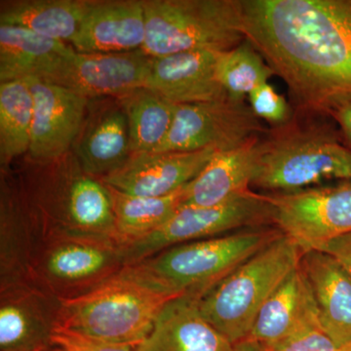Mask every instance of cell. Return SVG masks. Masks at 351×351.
<instances>
[{"mask_svg": "<svg viewBox=\"0 0 351 351\" xmlns=\"http://www.w3.org/2000/svg\"><path fill=\"white\" fill-rule=\"evenodd\" d=\"M239 5L245 39L287 85L295 112L328 117L351 101V0H239Z\"/></svg>", "mask_w": 351, "mask_h": 351, "instance_id": "1", "label": "cell"}, {"mask_svg": "<svg viewBox=\"0 0 351 351\" xmlns=\"http://www.w3.org/2000/svg\"><path fill=\"white\" fill-rule=\"evenodd\" d=\"M334 180L351 181V149L330 117L294 112L258 141L251 188L293 193Z\"/></svg>", "mask_w": 351, "mask_h": 351, "instance_id": "2", "label": "cell"}, {"mask_svg": "<svg viewBox=\"0 0 351 351\" xmlns=\"http://www.w3.org/2000/svg\"><path fill=\"white\" fill-rule=\"evenodd\" d=\"M17 175L31 208L36 240L63 233L115 241L110 191L82 169L73 152L47 162L25 158Z\"/></svg>", "mask_w": 351, "mask_h": 351, "instance_id": "3", "label": "cell"}, {"mask_svg": "<svg viewBox=\"0 0 351 351\" xmlns=\"http://www.w3.org/2000/svg\"><path fill=\"white\" fill-rule=\"evenodd\" d=\"M280 233L260 226L180 244L121 271L165 292L202 298Z\"/></svg>", "mask_w": 351, "mask_h": 351, "instance_id": "4", "label": "cell"}, {"mask_svg": "<svg viewBox=\"0 0 351 351\" xmlns=\"http://www.w3.org/2000/svg\"><path fill=\"white\" fill-rule=\"evenodd\" d=\"M177 295L120 271L85 294L60 300L58 327L136 348L152 332L166 302Z\"/></svg>", "mask_w": 351, "mask_h": 351, "instance_id": "5", "label": "cell"}, {"mask_svg": "<svg viewBox=\"0 0 351 351\" xmlns=\"http://www.w3.org/2000/svg\"><path fill=\"white\" fill-rule=\"evenodd\" d=\"M302 251L282 232L200 300L208 322L232 345L248 338L265 302L301 262Z\"/></svg>", "mask_w": 351, "mask_h": 351, "instance_id": "6", "label": "cell"}, {"mask_svg": "<svg viewBox=\"0 0 351 351\" xmlns=\"http://www.w3.org/2000/svg\"><path fill=\"white\" fill-rule=\"evenodd\" d=\"M145 40L152 58L188 51L223 52L245 40L239 0H143Z\"/></svg>", "mask_w": 351, "mask_h": 351, "instance_id": "7", "label": "cell"}, {"mask_svg": "<svg viewBox=\"0 0 351 351\" xmlns=\"http://www.w3.org/2000/svg\"><path fill=\"white\" fill-rule=\"evenodd\" d=\"M123 249L108 237L53 233L36 240L32 284L59 300L98 287L124 269Z\"/></svg>", "mask_w": 351, "mask_h": 351, "instance_id": "8", "label": "cell"}, {"mask_svg": "<svg viewBox=\"0 0 351 351\" xmlns=\"http://www.w3.org/2000/svg\"><path fill=\"white\" fill-rule=\"evenodd\" d=\"M267 226H274L271 202L267 193L253 189L214 206H182L160 228L123 249L124 265H135L177 245Z\"/></svg>", "mask_w": 351, "mask_h": 351, "instance_id": "9", "label": "cell"}, {"mask_svg": "<svg viewBox=\"0 0 351 351\" xmlns=\"http://www.w3.org/2000/svg\"><path fill=\"white\" fill-rule=\"evenodd\" d=\"M248 101L232 97L204 103L176 105L167 137L154 152L232 151L267 129Z\"/></svg>", "mask_w": 351, "mask_h": 351, "instance_id": "10", "label": "cell"}, {"mask_svg": "<svg viewBox=\"0 0 351 351\" xmlns=\"http://www.w3.org/2000/svg\"><path fill=\"white\" fill-rule=\"evenodd\" d=\"M267 195L272 225L302 253L318 250L330 240L351 232V181Z\"/></svg>", "mask_w": 351, "mask_h": 351, "instance_id": "11", "label": "cell"}, {"mask_svg": "<svg viewBox=\"0 0 351 351\" xmlns=\"http://www.w3.org/2000/svg\"><path fill=\"white\" fill-rule=\"evenodd\" d=\"M154 58L142 49L122 53H82L61 58L40 80L59 85L88 100L123 96L145 87Z\"/></svg>", "mask_w": 351, "mask_h": 351, "instance_id": "12", "label": "cell"}, {"mask_svg": "<svg viewBox=\"0 0 351 351\" xmlns=\"http://www.w3.org/2000/svg\"><path fill=\"white\" fill-rule=\"evenodd\" d=\"M25 80L34 97L31 145L25 158L47 162L71 151L89 100L40 78Z\"/></svg>", "mask_w": 351, "mask_h": 351, "instance_id": "13", "label": "cell"}, {"mask_svg": "<svg viewBox=\"0 0 351 351\" xmlns=\"http://www.w3.org/2000/svg\"><path fill=\"white\" fill-rule=\"evenodd\" d=\"M218 152L214 149L133 152L119 169L101 181L127 195L162 197L193 181Z\"/></svg>", "mask_w": 351, "mask_h": 351, "instance_id": "14", "label": "cell"}, {"mask_svg": "<svg viewBox=\"0 0 351 351\" xmlns=\"http://www.w3.org/2000/svg\"><path fill=\"white\" fill-rule=\"evenodd\" d=\"M71 152L87 174L100 180L128 160L130 135L119 99L105 97L88 101L86 114Z\"/></svg>", "mask_w": 351, "mask_h": 351, "instance_id": "15", "label": "cell"}, {"mask_svg": "<svg viewBox=\"0 0 351 351\" xmlns=\"http://www.w3.org/2000/svg\"><path fill=\"white\" fill-rule=\"evenodd\" d=\"M0 293V351H51L61 301L34 285Z\"/></svg>", "mask_w": 351, "mask_h": 351, "instance_id": "16", "label": "cell"}, {"mask_svg": "<svg viewBox=\"0 0 351 351\" xmlns=\"http://www.w3.org/2000/svg\"><path fill=\"white\" fill-rule=\"evenodd\" d=\"M0 269L1 290L34 285L31 267L36 230L19 178L0 170Z\"/></svg>", "mask_w": 351, "mask_h": 351, "instance_id": "17", "label": "cell"}, {"mask_svg": "<svg viewBox=\"0 0 351 351\" xmlns=\"http://www.w3.org/2000/svg\"><path fill=\"white\" fill-rule=\"evenodd\" d=\"M321 329L313 291L301 265L293 270L265 302L248 339L271 350L311 329Z\"/></svg>", "mask_w": 351, "mask_h": 351, "instance_id": "18", "label": "cell"}, {"mask_svg": "<svg viewBox=\"0 0 351 351\" xmlns=\"http://www.w3.org/2000/svg\"><path fill=\"white\" fill-rule=\"evenodd\" d=\"M143 0H91L71 46L82 53L142 49L145 40Z\"/></svg>", "mask_w": 351, "mask_h": 351, "instance_id": "19", "label": "cell"}, {"mask_svg": "<svg viewBox=\"0 0 351 351\" xmlns=\"http://www.w3.org/2000/svg\"><path fill=\"white\" fill-rule=\"evenodd\" d=\"M219 53L211 50L188 51L154 58L145 87L162 95L175 105L226 98L228 94L217 76Z\"/></svg>", "mask_w": 351, "mask_h": 351, "instance_id": "20", "label": "cell"}, {"mask_svg": "<svg viewBox=\"0 0 351 351\" xmlns=\"http://www.w3.org/2000/svg\"><path fill=\"white\" fill-rule=\"evenodd\" d=\"M200 300L184 294L166 302L135 351H230L233 345L201 313Z\"/></svg>", "mask_w": 351, "mask_h": 351, "instance_id": "21", "label": "cell"}, {"mask_svg": "<svg viewBox=\"0 0 351 351\" xmlns=\"http://www.w3.org/2000/svg\"><path fill=\"white\" fill-rule=\"evenodd\" d=\"M306 276L319 313L321 330L339 348L351 343V277L341 263L319 250L302 253Z\"/></svg>", "mask_w": 351, "mask_h": 351, "instance_id": "22", "label": "cell"}, {"mask_svg": "<svg viewBox=\"0 0 351 351\" xmlns=\"http://www.w3.org/2000/svg\"><path fill=\"white\" fill-rule=\"evenodd\" d=\"M261 137L251 138L232 151L218 152L186 184L182 206H214L250 191Z\"/></svg>", "mask_w": 351, "mask_h": 351, "instance_id": "23", "label": "cell"}, {"mask_svg": "<svg viewBox=\"0 0 351 351\" xmlns=\"http://www.w3.org/2000/svg\"><path fill=\"white\" fill-rule=\"evenodd\" d=\"M73 50L64 41L24 27L0 25V83L43 78L61 58Z\"/></svg>", "mask_w": 351, "mask_h": 351, "instance_id": "24", "label": "cell"}, {"mask_svg": "<svg viewBox=\"0 0 351 351\" xmlns=\"http://www.w3.org/2000/svg\"><path fill=\"white\" fill-rule=\"evenodd\" d=\"M91 0H2L0 25L71 43L80 29Z\"/></svg>", "mask_w": 351, "mask_h": 351, "instance_id": "25", "label": "cell"}, {"mask_svg": "<svg viewBox=\"0 0 351 351\" xmlns=\"http://www.w3.org/2000/svg\"><path fill=\"white\" fill-rule=\"evenodd\" d=\"M186 186L162 197L127 195L108 186L114 213L117 243L126 248L164 225L182 206Z\"/></svg>", "mask_w": 351, "mask_h": 351, "instance_id": "26", "label": "cell"}, {"mask_svg": "<svg viewBox=\"0 0 351 351\" xmlns=\"http://www.w3.org/2000/svg\"><path fill=\"white\" fill-rule=\"evenodd\" d=\"M128 122L131 154L154 152L167 137L176 105L147 87L117 97Z\"/></svg>", "mask_w": 351, "mask_h": 351, "instance_id": "27", "label": "cell"}, {"mask_svg": "<svg viewBox=\"0 0 351 351\" xmlns=\"http://www.w3.org/2000/svg\"><path fill=\"white\" fill-rule=\"evenodd\" d=\"M34 97L27 80L0 83V170L27 156L31 145Z\"/></svg>", "mask_w": 351, "mask_h": 351, "instance_id": "28", "label": "cell"}, {"mask_svg": "<svg viewBox=\"0 0 351 351\" xmlns=\"http://www.w3.org/2000/svg\"><path fill=\"white\" fill-rule=\"evenodd\" d=\"M274 75L262 55L245 39L239 45L219 53L217 76L228 96L246 100L252 91Z\"/></svg>", "mask_w": 351, "mask_h": 351, "instance_id": "29", "label": "cell"}, {"mask_svg": "<svg viewBox=\"0 0 351 351\" xmlns=\"http://www.w3.org/2000/svg\"><path fill=\"white\" fill-rule=\"evenodd\" d=\"M247 99L254 114L258 119L269 122L271 127L287 123L294 115L291 104L269 82L256 88Z\"/></svg>", "mask_w": 351, "mask_h": 351, "instance_id": "30", "label": "cell"}, {"mask_svg": "<svg viewBox=\"0 0 351 351\" xmlns=\"http://www.w3.org/2000/svg\"><path fill=\"white\" fill-rule=\"evenodd\" d=\"M56 351H135L131 346L99 341L57 327L52 339Z\"/></svg>", "mask_w": 351, "mask_h": 351, "instance_id": "31", "label": "cell"}, {"mask_svg": "<svg viewBox=\"0 0 351 351\" xmlns=\"http://www.w3.org/2000/svg\"><path fill=\"white\" fill-rule=\"evenodd\" d=\"M265 351H346L335 345L321 329H311L289 339L282 345Z\"/></svg>", "mask_w": 351, "mask_h": 351, "instance_id": "32", "label": "cell"}, {"mask_svg": "<svg viewBox=\"0 0 351 351\" xmlns=\"http://www.w3.org/2000/svg\"><path fill=\"white\" fill-rule=\"evenodd\" d=\"M318 250L325 252L336 258L351 277V232L330 240Z\"/></svg>", "mask_w": 351, "mask_h": 351, "instance_id": "33", "label": "cell"}, {"mask_svg": "<svg viewBox=\"0 0 351 351\" xmlns=\"http://www.w3.org/2000/svg\"><path fill=\"white\" fill-rule=\"evenodd\" d=\"M328 117L335 122L341 132L343 142L351 149V101L332 108L328 113Z\"/></svg>", "mask_w": 351, "mask_h": 351, "instance_id": "34", "label": "cell"}, {"mask_svg": "<svg viewBox=\"0 0 351 351\" xmlns=\"http://www.w3.org/2000/svg\"><path fill=\"white\" fill-rule=\"evenodd\" d=\"M230 351H265V350L257 341L247 338L233 345Z\"/></svg>", "mask_w": 351, "mask_h": 351, "instance_id": "35", "label": "cell"}, {"mask_svg": "<svg viewBox=\"0 0 351 351\" xmlns=\"http://www.w3.org/2000/svg\"><path fill=\"white\" fill-rule=\"evenodd\" d=\"M343 350H345L346 351H351V343H350V345H348V346H343Z\"/></svg>", "mask_w": 351, "mask_h": 351, "instance_id": "36", "label": "cell"}]
</instances>
